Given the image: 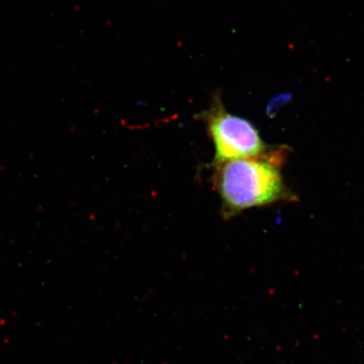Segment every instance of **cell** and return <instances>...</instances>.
<instances>
[{
  "instance_id": "cell-2",
  "label": "cell",
  "mask_w": 364,
  "mask_h": 364,
  "mask_svg": "<svg viewBox=\"0 0 364 364\" xmlns=\"http://www.w3.org/2000/svg\"><path fill=\"white\" fill-rule=\"evenodd\" d=\"M209 134L215 145V162L258 158L265 151L260 134L252 122L225 111L216 102L207 113Z\"/></svg>"
},
{
  "instance_id": "cell-3",
  "label": "cell",
  "mask_w": 364,
  "mask_h": 364,
  "mask_svg": "<svg viewBox=\"0 0 364 364\" xmlns=\"http://www.w3.org/2000/svg\"><path fill=\"white\" fill-rule=\"evenodd\" d=\"M291 99L290 94H280L276 95L274 98H272L269 103L267 105V114L269 117L275 116L277 112H279L280 107L284 106V104L289 102Z\"/></svg>"
},
{
  "instance_id": "cell-1",
  "label": "cell",
  "mask_w": 364,
  "mask_h": 364,
  "mask_svg": "<svg viewBox=\"0 0 364 364\" xmlns=\"http://www.w3.org/2000/svg\"><path fill=\"white\" fill-rule=\"evenodd\" d=\"M215 184L225 210L231 215L275 202L284 192L279 169L259 157L218 164Z\"/></svg>"
}]
</instances>
